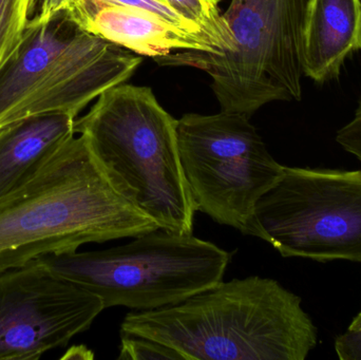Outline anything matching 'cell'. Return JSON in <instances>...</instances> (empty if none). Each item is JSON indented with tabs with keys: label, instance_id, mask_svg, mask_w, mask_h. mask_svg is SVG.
Masks as SVG:
<instances>
[{
	"label": "cell",
	"instance_id": "obj_17",
	"mask_svg": "<svg viewBox=\"0 0 361 360\" xmlns=\"http://www.w3.org/2000/svg\"><path fill=\"white\" fill-rule=\"evenodd\" d=\"M334 349L341 360H361V330H347L337 336Z\"/></svg>",
	"mask_w": 361,
	"mask_h": 360
},
{
	"label": "cell",
	"instance_id": "obj_10",
	"mask_svg": "<svg viewBox=\"0 0 361 360\" xmlns=\"http://www.w3.org/2000/svg\"><path fill=\"white\" fill-rule=\"evenodd\" d=\"M59 14L82 31L137 54L159 57L178 50H219L207 36L191 33L152 13L101 0H52L39 6L32 20L48 23Z\"/></svg>",
	"mask_w": 361,
	"mask_h": 360
},
{
	"label": "cell",
	"instance_id": "obj_8",
	"mask_svg": "<svg viewBox=\"0 0 361 360\" xmlns=\"http://www.w3.org/2000/svg\"><path fill=\"white\" fill-rule=\"evenodd\" d=\"M250 236L284 258L361 263V169L284 166L257 203Z\"/></svg>",
	"mask_w": 361,
	"mask_h": 360
},
{
	"label": "cell",
	"instance_id": "obj_2",
	"mask_svg": "<svg viewBox=\"0 0 361 360\" xmlns=\"http://www.w3.org/2000/svg\"><path fill=\"white\" fill-rule=\"evenodd\" d=\"M158 230L114 190L86 139L74 137L37 175L0 198V274L88 243Z\"/></svg>",
	"mask_w": 361,
	"mask_h": 360
},
{
	"label": "cell",
	"instance_id": "obj_11",
	"mask_svg": "<svg viewBox=\"0 0 361 360\" xmlns=\"http://www.w3.org/2000/svg\"><path fill=\"white\" fill-rule=\"evenodd\" d=\"M361 51V0H307L301 61L303 76L318 85L337 80Z\"/></svg>",
	"mask_w": 361,
	"mask_h": 360
},
{
	"label": "cell",
	"instance_id": "obj_12",
	"mask_svg": "<svg viewBox=\"0 0 361 360\" xmlns=\"http://www.w3.org/2000/svg\"><path fill=\"white\" fill-rule=\"evenodd\" d=\"M76 118L48 114L0 129V198L27 183L75 135Z\"/></svg>",
	"mask_w": 361,
	"mask_h": 360
},
{
	"label": "cell",
	"instance_id": "obj_13",
	"mask_svg": "<svg viewBox=\"0 0 361 360\" xmlns=\"http://www.w3.org/2000/svg\"><path fill=\"white\" fill-rule=\"evenodd\" d=\"M221 0H166L167 4L180 16L199 25L209 37L218 44L219 50L214 54L221 55L233 50V38L231 29L219 8Z\"/></svg>",
	"mask_w": 361,
	"mask_h": 360
},
{
	"label": "cell",
	"instance_id": "obj_6",
	"mask_svg": "<svg viewBox=\"0 0 361 360\" xmlns=\"http://www.w3.org/2000/svg\"><path fill=\"white\" fill-rule=\"evenodd\" d=\"M53 272L137 312L175 306L222 283L231 254L191 235L158 230L103 251L40 257Z\"/></svg>",
	"mask_w": 361,
	"mask_h": 360
},
{
	"label": "cell",
	"instance_id": "obj_5",
	"mask_svg": "<svg viewBox=\"0 0 361 360\" xmlns=\"http://www.w3.org/2000/svg\"><path fill=\"white\" fill-rule=\"evenodd\" d=\"M305 4L307 0H231L222 16L233 34V50L221 55L180 50L154 61L206 72L222 111L250 116L273 101H300Z\"/></svg>",
	"mask_w": 361,
	"mask_h": 360
},
{
	"label": "cell",
	"instance_id": "obj_3",
	"mask_svg": "<svg viewBox=\"0 0 361 360\" xmlns=\"http://www.w3.org/2000/svg\"><path fill=\"white\" fill-rule=\"evenodd\" d=\"M75 133L114 190L160 230L191 235L195 209L180 164L178 120L148 87L121 84L97 97Z\"/></svg>",
	"mask_w": 361,
	"mask_h": 360
},
{
	"label": "cell",
	"instance_id": "obj_15",
	"mask_svg": "<svg viewBox=\"0 0 361 360\" xmlns=\"http://www.w3.org/2000/svg\"><path fill=\"white\" fill-rule=\"evenodd\" d=\"M120 360L171 359L183 360L182 356L169 347L156 340L141 336L122 335L121 338Z\"/></svg>",
	"mask_w": 361,
	"mask_h": 360
},
{
	"label": "cell",
	"instance_id": "obj_18",
	"mask_svg": "<svg viewBox=\"0 0 361 360\" xmlns=\"http://www.w3.org/2000/svg\"><path fill=\"white\" fill-rule=\"evenodd\" d=\"M93 359V354L91 351L85 347H73L70 349L61 359Z\"/></svg>",
	"mask_w": 361,
	"mask_h": 360
},
{
	"label": "cell",
	"instance_id": "obj_4",
	"mask_svg": "<svg viewBox=\"0 0 361 360\" xmlns=\"http://www.w3.org/2000/svg\"><path fill=\"white\" fill-rule=\"evenodd\" d=\"M141 63L63 14L48 23L31 19L18 50L0 70V129L48 114L76 118L102 93L124 84Z\"/></svg>",
	"mask_w": 361,
	"mask_h": 360
},
{
	"label": "cell",
	"instance_id": "obj_19",
	"mask_svg": "<svg viewBox=\"0 0 361 360\" xmlns=\"http://www.w3.org/2000/svg\"><path fill=\"white\" fill-rule=\"evenodd\" d=\"M348 330H352V331H356V330H361V312L358 313L355 317H354L352 323H350Z\"/></svg>",
	"mask_w": 361,
	"mask_h": 360
},
{
	"label": "cell",
	"instance_id": "obj_9",
	"mask_svg": "<svg viewBox=\"0 0 361 360\" xmlns=\"http://www.w3.org/2000/svg\"><path fill=\"white\" fill-rule=\"evenodd\" d=\"M101 298L38 259L0 274V360H36L87 331Z\"/></svg>",
	"mask_w": 361,
	"mask_h": 360
},
{
	"label": "cell",
	"instance_id": "obj_16",
	"mask_svg": "<svg viewBox=\"0 0 361 360\" xmlns=\"http://www.w3.org/2000/svg\"><path fill=\"white\" fill-rule=\"evenodd\" d=\"M336 142L361 162V97L353 118L337 131Z\"/></svg>",
	"mask_w": 361,
	"mask_h": 360
},
{
	"label": "cell",
	"instance_id": "obj_1",
	"mask_svg": "<svg viewBox=\"0 0 361 360\" xmlns=\"http://www.w3.org/2000/svg\"><path fill=\"white\" fill-rule=\"evenodd\" d=\"M301 304L274 279H233L175 306L133 311L121 335L156 340L183 360H305L318 330Z\"/></svg>",
	"mask_w": 361,
	"mask_h": 360
},
{
	"label": "cell",
	"instance_id": "obj_7",
	"mask_svg": "<svg viewBox=\"0 0 361 360\" xmlns=\"http://www.w3.org/2000/svg\"><path fill=\"white\" fill-rule=\"evenodd\" d=\"M250 116L221 111L178 120L180 164L195 211L250 236L257 203L283 175Z\"/></svg>",
	"mask_w": 361,
	"mask_h": 360
},
{
	"label": "cell",
	"instance_id": "obj_14",
	"mask_svg": "<svg viewBox=\"0 0 361 360\" xmlns=\"http://www.w3.org/2000/svg\"><path fill=\"white\" fill-rule=\"evenodd\" d=\"M36 2L37 0H0V70L20 46Z\"/></svg>",
	"mask_w": 361,
	"mask_h": 360
}]
</instances>
